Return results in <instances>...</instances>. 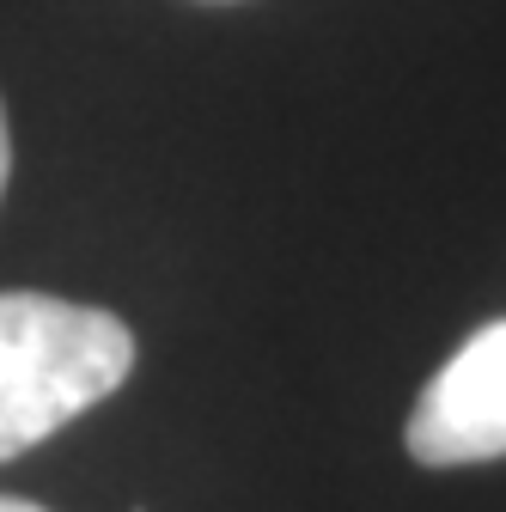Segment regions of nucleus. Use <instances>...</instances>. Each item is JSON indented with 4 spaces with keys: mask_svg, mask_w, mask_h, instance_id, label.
Returning a JSON list of instances; mask_svg holds the SVG:
<instances>
[{
    "mask_svg": "<svg viewBox=\"0 0 506 512\" xmlns=\"http://www.w3.org/2000/svg\"><path fill=\"white\" fill-rule=\"evenodd\" d=\"M129 366L122 317L55 293H0V464L122 391Z\"/></svg>",
    "mask_w": 506,
    "mask_h": 512,
    "instance_id": "obj_1",
    "label": "nucleus"
},
{
    "mask_svg": "<svg viewBox=\"0 0 506 512\" xmlns=\"http://www.w3.org/2000/svg\"><path fill=\"white\" fill-rule=\"evenodd\" d=\"M403 445L427 470L506 458V317L482 324L427 378L421 403L409 409Z\"/></svg>",
    "mask_w": 506,
    "mask_h": 512,
    "instance_id": "obj_2",
    "label": "nucleus"
},
{
    "mask_svg": "<svg viewBox=\"0 0 506 512\" xmlns=\"http://www.w3.org/2000/svg\"><path fill=\"white\" fill-rule=\"evenodd\" d=\"M7 171H13V135H7V110H0V196H7Z\"/></svg>",
    "mask_w": 506,
    "mask_h": 512,
    "instance_id": "obj_3",
    "label": "nucleus"
},
{
    "mask_svg": "<svg viewBox=\"0 0 506 512\" xmlns=\"http://www.w3.org/2000/svg\"><path fill=\"white\" fill-rule=\"evenodd\" d=\"M0 512H43L37 500H19V494H0Z\"/></svg>",
    "mask_w": 506,
    "mask_h": 512,
    "instance_id": "obj_4",
    "label": "nucleus"
}]
</instances>
